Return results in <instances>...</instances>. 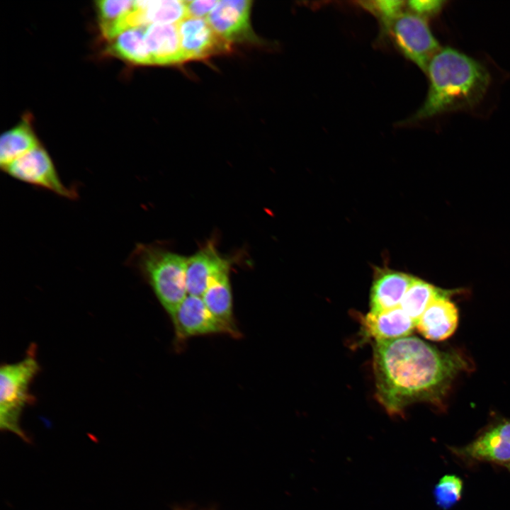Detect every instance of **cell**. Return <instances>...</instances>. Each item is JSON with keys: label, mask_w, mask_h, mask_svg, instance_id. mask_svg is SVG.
<instances>
[{"label": "cell", "mask_w": 510, "mask_h": 510, "mask_svg": "<svg viewBox=\"0 0 510 510\" xmlns=\"http://www.w3.org/2000/svg\"><path fill=\"white\" fill-rule=\"evenodd\" d=\"M444 292L429 283L414 278L400 307L416 324L429 304Z\"/></svg>", "instance_id": "20"}, {"label": "cell", "mask_w": 510, "mask_h": 510, "mask_svg": "<svg viewBox=\"0 0 510 510\" xmlns=\"http://www.w3.org/2000/svg\"><path fill=\"white\" fill-rule=\"evenodd\" d=\"M426 74L429 81L426 98L407 120L409 123L475 107L484 96L491 81L480 62L449 47H441L433 57Z\"/></svg>", "instance_id": "2"}, {"label": "cell", "mask_w": 510, "mask_h": 510, "mask_svg": "<svg viewBox=\"0 0 510 510\" xmlns=\"http://www.w3.org/2000/svg\"><path fill=\"white\" fill-rule=\"evenodd\" d=\"M388 33L403 55L425 73L430 61L441 48L426 20L411 11L402 12Z\"/></svg>", "instance_id": "6"}, {"label": "cell", "mask_w": 510, "mask_h": 510, "mask_svg": "<svg viewBox=\"0 0 510 510\" xmlns=\"http://www.w3.org/2000/svg\"><path fill=\"white\" fill-rule=\"evenodd\" d=\"M449 291L436 297L427 307L416 323V328L426 339L443 341L455 331L458 311L449 299Z\"/></svg>", "instance_id": "12"}, {"label": "cell", "mask_w": 510, "mask_h": 510, "mask_svg": "<svg viewBox=\"0 0 510 510\" xmlns=\"http://www.w3.org/2000/svg\"><path fill=\"white\" fill-rule=\"evenodd\" d=\"M376 397L390 415L415 402L442 403L452 382L468 362L455 351H441L416 336L375 342Z\"/></svg>", "instance_id": "1"}, {"label": "cell", "mask_w": 510, "mask_h": 510, "mask_svg": "<svg viewBox=\"0 0 510 510\" xmlns=\"http://www.w3.org/2000/svg\"><path fill=\"white\" fill-rule=\"evenodd\" d=\"M229 274L230 271H226L214 277L201 298L219 320L237 329L233 318V298Z\"/></svg>", "instance_id": "18"}, {"label": "cell", "mask_w": 510, "mask_h": 510, "mask_svg": "<svg viewBox=\"0 0 510 510\" xmlns=\"http://www.w3.org/2000/svg\"><path fill=\"white\" fill-rule=\"evenodd\" d=\"M504 466L510 471V462L504 465Z\"/></svg>", "instance_id": "26"}, {"label": "cell", "mask_w": 510, "mask_h": 510, "mask_svg": "<svg viewBox=\"0 0 510 510\" xmlns=\"http://www.w3.org/2000/svg\"><path fill=\"white\" fill-rule=\"evenodd\" d=\"M446 2L440 0H412L407 4L411 12L426 19L438 14Z\"/></svg>", "instance_id": "24"}, {"label": "cell", "mask_w": 510, "mask_h": 510, "mask_svg": "<svg viewBox=\"0 0 510 510\" xmlns=\"http://www.w3.org/2000/svg\"><path fill=\"white\" fill-rule=\"evenodd\" d=\"M145 28H132L122 32L110 40L106 52L135 64H153L147 47Z\"/></svg>", "instance_id": "17"}, {"label": "cell", "mask_w": 510, "mask_h": 510, "mask_svg": "<svg viewBox=\"0 0 510 510\" xmlns=\"http://www.w3.org/2000/svg\"><path fill=\"white\" fill-rule=\"evenodd\" d=\"M20 361L5 363L0 369V426L24 441L28 437L20 426L23 409L34 400L30 387L40 371L34 351Z\"/></svg>", "instance_id": "4"}, {"label": "cell", "mask_w": 510, "mask_h": 510, "mask_svg": "<svg viewBox=\"0 0 510 510\" xmlns=\"http://www.w3.org/2000/svg\"><path fill=\"white\" fill-rule=\"evenodd\" d=\"M361 5L378 18L385 31L389 30L395 20L402 13L405 1L378 0L360 1Z\"/></svg>", "instance_id": "23"}, {"label": "cell", "mask_w": 510, "mask_h": 510, "mask_svg": "<svg viewBox=\"0 0 510 510\" xmlns=\"http://www.w3.org/2000/svg\"><path fill=\"white\" fill-rule=\"evenodd\" d=\"M177 25L185 62L232 51V43L217 33L207 19L188 16Z\"/></svg>", "instance_id": "9"}, {"label": "cell", "mask_w": 510, "mask_h": 510, "mask_svg": "<svg viewBox=\"0 0 510 510\" xmlns=\"http://www.w3.org/2000/svg\"><path fill=\"white\" fill-rule=\"evenodd\" d=\"M363 334L378 341L408 336L416 322L400 307L382 312H369L361 318Z\"/></svg>", "instance_id": "13"}, {"label": "cell", "mask_w": 510, "mask_h": 510, "mask_svg": "<svg viewBox=\"0 0 510 510\" xmlns=\"http://www.w3.org/2000/svg\"><path fill=\"white\" fill-rule=\"evenodd\" d=\"M231 264V260L221 256L212 242L187 257L188 295L202 297L211 280L219 273L230 271Z\"/></svg>", "instance_id": "11"}, {"label": "cell", "mask_w": 510, "mask_h": 510, "mask_svg": "<svg viewBox=\"0 0 510 510\" xmlns=\"http://www.w3.org/2000/svg\"><path fill=\"white\" fill-rule=\"evenodd\" d=\"M218 2L219 1L215 0L186 1L188 16L201 18L205 16L208 17Z\"/></svg>", "instance_id": "25"}, {"label": "cell", "mask_w": 510, "mask_h": 510, "mask_svg": "<svg viewBox=\"0 0 510 510\" xmlns=\"http://www.w3.org/2000/svg\"><path fill=\"white\" fill-rule=\"evenodd\" d=\"M251 1L249 0L219 1L207 21L228 41H244L253 36L250 27Z\"/></svg>", "instance_id": "10"}, {"label": "cell", "mask_w": 510, "mask_h": 510, "mask_svg": "<svg viewBox=\"0 0 510 510\" xmlns=\"http://www.w3.org/2000/svg\"><path fill=\"white\" fill-rule=\"evenodd\" d=\"M1 169L19 181L47 190L60 197L70 200L78 198L75 188L63 183L51 157L41 144Z\"/></svg>", "instance_id": "5"}, {"label": "cell", "mask_w": 510, "mask_h": 510, "mask_svg": "<svg viewBox=\"0 0 510 510\" xmlns=\"http://www.w3.org/2000/svg\"><path fill=\"white\" fill-rule=\"evenodd\" d=\"M141 10L147 26L152 24H178L188 17L186 1H135Z\"/></svg>", "instance_id": "19"}, {"label": "cell", "mask_w": 510, "mask_h": 510, "mask_svg": "<svg viewBox=\"0 0 510 510\" xmlns=\"http://www.w3.org/2000/svg\"><path fill=\"white\" fill-rule=\"evenodd\" d=\"M449 449L468 464L489 462L504 465L510 462V419H502L490 425L464 446Z\"/></svg>", "instance_id": "7"}, {"label": "cell", "mask_w": 510, "mask_h": 510, "mask_svg": "<svg viewBox=\"0 0 510 510\" xmlns=\"http://www.w3.org/2000/svg\"><path fill=\"white\" fill-rule=\"evenodd\" d=\"M413 279L402 272L379 271L370 291V312H382L400 307Z\"/></svg>", "instance_id": "14"}, {"label": "cell", "mask_w": 510, "mask_h": 510, "mask_svg": "<svg viewBox=\"0 0 510 510\" xmlns=\"http://www.w3.org/2000/svg\"><path fill=\"white\" fill-rule=\"evenodd\" d=\"M171 319L178 339L215 334L239 335L237 329L219 320L199 296L188 295Z\"/></svg>", "instance_id": "8"}, {"label": "cell", "mask_w": 510, "mask_h": 510, "mask_svg": "<svg viewBox=\"0 0 510 510\" xmlns=\"http://www.w3.org/2000/svg\"><path fill=\"white\" fill-rule=\"evenodd\" d=\"M187 257L156 244H137L128 262L150 285L171 319L188 295Z\"/></svg>", "instance_id": "3"}, {"label": "cell", "mask_w": 510, "mask_h": 510, "mask_svg": "<svg viewBox=\"0 0 510 510\" xmlns=\"http://www.w3.org/2000/svg\"><path fill=\"white\" fill-rule=\"evenodd\" d=\"M132 0H101L96 1L101 33L134 7Z\"/></svg>", "instance_id": "21"}, {"label": "cell", "mask_w": 510, "mask_h": 510, "mask_svg": "<svg viewBox=\"0 0 510 510\" xmlns=\"http://www.w3.org/2000/svg\"><path fill=\"white\" fill-rule=\"evenodd\" d=\"M39 144L40 143L33 130L30 118H23L18 125L1 135V168H4Z\"/></svg>", "instance_id": "16"}, {"label": "cell", "mask_w": 510, "mask_h": 510, "mask_svg": "<svg viewBox=\"0 0 510 510\" xmlns=\"http://www.w3.org/2000/svg\"><path fill=\"white\" fill-rule=\"evenodd\" d=\"M463 489L462 480L455 475L442 477L436 484L434 494L438 506L448 509L461 498Z\"/></svg>", "instance_id": "22"}, {"label": "cell", "mask_w": 510, "mask_h": 510, "mask_svg": "<svg viewBox=\"0 0 510 510\" xmlns=\"http://www.w3.org/2000/svg\"><path fill=\"white\" fill-rule=\"evenodd\" d=\"M145 40L153 64L185 62L177 24H152L145 28Z\"/></svg>", "instance_id": "15"}]
</instances>
